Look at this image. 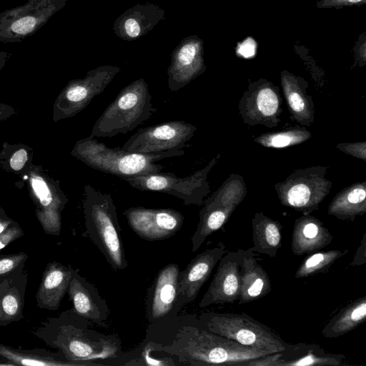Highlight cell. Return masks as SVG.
<instances>
[{
    "mask_svg": "<svg viewBox=\"0 0 366 366\" xmlns=\"http://www.w3.org/2000/svg\"><path fill=\"white\" fill-rule=\"evenodd\" d=\"M87 322L71 309L56 317L47 318L33 334L78 366L102 365L92 361L121 355L119 338L89 329Z\"/></svg>",
    "mask_w": 366,
    "mask_h": 366,
    "instance_id": "1",
    "label": "cell"
},
{
    "mask_svg": "<svg viewBox=\"0 0 366 366\" xmlns=\"http://www.w3.org/2000/svg\"><path fill=\"white\" fill-rule=\"evenodd\" d=\"M157 352L177 357L181 365L193 366H238L241 362L272 353L242 345L194 326L182 327L170 344H159Z\"/></svg>",
    "mask_w": 366,
    "mask_h": 366,
    "instance_id": "2",
    "label": "cell"
},
{
    "mask_svg": "<svg viewBox=\"0 0 366 366\" xmlns=\"http://www.w3.org/2000/svg\"><path fill=\"white\" fill-rule=\"evenodd\" d=\"M182 149L157 154H142L110 148L90 135L76 142L71 154L92 169L120 178L159 173L163 166L156 164L162 159L184 154Z\"/></svg>",
    "mask_w": 366,
    "mask_h": 366,
    "instance_id": "3",
    "label": "cell"
},
{
    "mask_svg": "<svg viewBox=\"0 0 366 366\" xmlns=\"http://www.w3.org/2000/svg\"><path fill=\"white\" fill-rule=\"evenodd\" d=\"M83 209L88 237L114 270L128 266L117 208L110 194L84 187Z\"/></svg>",
    "mask_w": 366,
    "mask_h": 366,
    "instance_id": "4",
    "label": "cell"
},
{
    "mask_svg": "<svg viewBox=\"0 0 366 366\" xmlns=\"http://www.w3.org/2000/svg\"><path fill=\"white\" fill-rule=\"evenodd\" d=\"M147 83L138 79L124 87L94 123V137L125 134L150 119L156 112Z\"/></svg>",
    "mask_w": 366,
    "mask_h": 366,
    "instance_id": "5",
    "label": "cell"
},
{
    "mask_svg": "<svg viewBox=\"0 0 366 366\" xmlns=\"http://www.w3.org/2000/svg\"><path fill=\"white\" fill-rule=\"evenodd\" d=\"M200 320L204 329L254 349L278 352L287 344L270 327L244 312H207Z\"/></svg>",
    "mask_w": 366,
    "mask_h": 366,
    "instance_id": "6",
    "label": "cell"
},
{
    "mask_svg": "<svg viewBox=\"0 0 366 366\" xmlns=\"http://www.w3.org/2000/svg\"><path fill=\"white\" fill-rule=\"evenodd\" d=\"M328 168L314 166L299 169L284 181L275 184L274 189L281 204L303 214L318 209L332 187V182L326 178Z\"/></svg>",
    "mask_w": 366,
    "mask_h": 366,
    "instance_id": "7",
    "label": "cell"
},
{
    "mask_svg": "<svg viewBox=\"0 0 366 366\" xmlns=\"http://www.w3.org/2000/svg\"><path fill=\"white\" fill-rule=\"evenodd\" d=\"M247 193V188L242 176L232 174L204 202V206L199 211V224L191 238L193 252L199 249L209 235L227 222Z\"/></svg>",
    "mask_w": 366,
    "mask_h": 366,
    "instance_id": "8",
    "label": "cell"
},
{
    "mask_svg": "<svg viewBox=\"0 0 366 366\" xmlns=\"http://www.w3.org/2000/svg\"><path fill=\"white\" fill-rule=\"evenodd\" d=\"M221 154L214 157L204 168L189 177L179 178L171 172L122 177L132 187L142 191H154L173 195L186 205H201L209 193L207 176Z\"/></svg>",
    "mask_w": 366,
    "mask_h": 366,
    "instance_id": "9",
    "label": "cell"
},
{
    "mask_svg": "<svg viewBox=\"0 0 366 366\" xmlns=\"http://www.w3.org/2000/svg\"><path fill=\"white\" fill-rule=\"evenodd\" d=\"M68 0H29L0 13V42H21L34 34Z\"/></svg>",
    "mask_w": 366,
    "mask_h": 366,
    "instance_id": "10",
    "label": "cell"
},
{
    "mask_svg": "<svg viewBox=\"0 0 366 366\" xmlns=\"http://www.w3.org/2000/svg\"><path fill=\"white\" fill-rule=\"evenodd\" d=\"M120 71L117 66L103 65L87 71L83 79L69 81L56 99L54 120L70 118L80 112Z\"/></svg>",
    "mask_w": 366,
    "mask_h": 366,
    "instance_id": "11",
    "label": "cell"
},
{
    "mask_svg": "<svg viewBox=\"0 0 366 366\" xmlns=\"http://www.w3.org/2000/svg\"><path fill=\"white\" fill-rule=\"evenodd\" d=\"M197 127L184 121H170L140 128L121 147L142 154H157L182 149L194 136Z\"/></svg>",
    "mask_w": 366,
    "mask_h": 366,
    "instance_id": "12",
    "label": "cell"
},
{
    "mask_svg": "<svg viewBox=\"0 0 366 366\" xmlns=\"http://www.w3.org/2000/svg\"><path fill=\"white\" fill-rule=\"evenodd\" d=\"M282 99L277 86L264 79L250 83L239 102L243 122L274 128L281 122Z\"/></svg>",
    "mask_w": 366,
    "mask_h": 366,
    "instance_id": "13",
    "label": "cell"
},
{
    "mask_svg": "<svg viewBox=\"0 0 366 366\" xmlns=\"http://www.w3.org/2000/svg\"><path fill=\"white\" fill-rule=\"evenodd\" d=\"M131 229L141 238L154 241L174 235L182 227L184 217L177 210L131 207L124 211Z\"/></svg>",
    "mask_w": 366,
    "mask_h": 366,
    "instance_id": "14",
    "label": "cell"
},
{
    "mask_svg": "<svg viewBox=\"0 0 366 366\" xmlns=\"http://www.w3.org/2000/svg\"><path fill=\"white\" fill-rule=\"evenodd\" d=\"M246 250L227 252L218 262L217 272L199 303L204 308L212 305L234 303L240 292V263Z\"/></svg>",
    "mask_w": 366,
    "mask_h": 366,
    "instance_id": "15",
    "label": "cell"
},
{
    "mask_svg": "<svg viewBox=\"0 0 366 366\" xmlns=\"http://www.w3.org/2000/svg\"><path fill=\"white\" fill-rule=\"evenodd\" d=\"M207 69L204 60V41L197 35L183 39L173 50L167 69L168 86L177 92Z\"/></svg>",
    "mask_w": 366,
    "mask_h": 366,
    "instance_id": "16",
    "label": "cell"
},
{
    "mask_svg": "<svg viewBox=\"0 0 366 366\" xmlns=\"http://www.w3.org/2000/svg\"><path fill=\"white\" fill-rule=\"evenodd\" d=\"M226 252L225 245L220 242L216 247L198 254L183 271L179 272L174 309L179 310L197 297L201 287Z\"/></svg>",
    "mask_w": 366,
    "mask_h": 366,
    "instance_id": "17",
    "label": "cell"
},
{
    "mask_svg": "<svg viewBox=\"0 0 366 366\" xmlns=\"http://www.w3.org/2000/svg\"><path fill=\"white\" fill-rule=\"evenodd\" d=\"M67 292L72 311L89 322L102 325L107 319L109 307L92 283L74 269Z\"/></svg>",
    "mask_w": 366,
    "mask_h": 366,
    "instance_id": "18",
    "label": "cell"
},
{
    "mask_svg": "<svg viewBox=\"0 0 366 366\" xmlns=\"http://www.w3.org/2000/svg\"><path fill=\"white\" fill-rule=\"evenodd\" d=\"M28 277L25 264L0 277V327L24 318Z\"/></svg>",
    "mask_w": 366,
    "mask_h": 366,
    "instance_id": "19",
    "label": "cell"
},
{
    "mask_svg": "<svg viewBox=\"0 0 366 366\" xmlns=\"http://www.w3.org/2000/svg\"><path fill=\"white\" fill-rule=\"evenodd\" d=\"M33 189L38 204L36 214L44 231L51 235H59L61 229V212L68 202L58 185L48 187L42 178H33Z\"/></svg>",
    "mask_w": 366,
    "mask_h": 366,
    "instance_id": "20",
    "label": "cell"
},
{
    "mask_svg": "<svg viewBox=\"0 0 366 366\" xmlns=\"http://www.w3.org/2000/svg\"><path fill=\"white\" fill-rule=\"evenodd\" d=\"M164 13L165 11L158 5L137 4L117 17L113 30L123 40H136L152 31L160 21L164 19Z\"/></svg>",
    "mask_w": 366,
    "mask_h": 366,
    "instance_id": "21",
    "label": "cell"
},
{
    "mask_svg": "<svg viewBox=\"0 0 366 366\" xmlns=\"http://www.w3.org/2000/svg\"><path fill=\"white\" fill-rule=\"evenodd\" d=\"M74 269L70 265L55 261L46 265L36 294V305L40 309L55 311L59 308Z\"/></svg>",
    "mask_w": 366,
    "mask_h": 366,
    "instance_id": "22",
    "label": "cell"
},
{
    "mask_svg": "<svg viewBox=\"0 0 366 366\" xmlns=\"http://www.w3.org/2000/svg\"><path fill=\"white\" fill-rule=\"evenodd\" d=\"M179 267L170 263L163 267L154 281L148 304V318L154 322L168 315L177 300Z\"/></svg>",
    "mask_w": 366,
    "mask_h": 366,
    "instance_id": "23",
    "label": "cell"
},
{
    "mask_svg": "<svg viewBox=\"0 0 366 366\" xmlns=\"http://www.w3.org/2000/svg\"><path fill=\"white\" fill-rule=\"evenodd\" d=\"M280 76L290 118L302 125L311 126L315 122V109L313 99L307 92L308 83L287 71H282Z\"/></svg>",
    "mask_w": 366,
    "mask_h": 366,
    "instance_id": "24",
    "label": "cell"
},
{
    "mask_svg": "<svg viewBox=\"0 0 366 366\" xmlns=\"http://www.w3.org/2000/svg\"><path fill=\"white\" fill-rule=\"evenodd\" d=\"M333 236L319 219L310 214L295 221L291 239L292 252L297 256L317 252L329 245Z\"/></svg>",
    "mask_w": 366,
    "mask_h": 366,
    "instance_id": "25",
    "label": "cell"
},
{
    "mask_svg": "<svg viewBox=\"0 0 366 366\" xmlns=\"http://www.w3.org/2000/svg\"><path fill=\"white\" fill-rule=\"evenodd\" d=\"M241 284L238 303L242 305L264 297L272 291L270 278L254 257V252L246 250L241 263Z\"/></svg>",
    "mask_w": 366,
    "mask_h": 366,
    "instance_id": "26",
    "label": "cell"
},
{
    "mask_svg": "<svg viewBox=\"0 0 366 366\" xmlns=\"http://www.w3.org/2000/svg\"><path fill=\"white\" fill-rule=\"evenodd\" d=\"M281 353L278 366H337L345 360L342 354L331 353L316 344L305 342L287 343Z\"/></svg>",
    "mask_w": 366,
    "mask_h": 366,
    "instance_id": "27",
    "label": "cell"
},
{
    "mask_svg": "<svg viewBox=\"0 0 366 366\" xmlns=\"http://www.w3.org/2000/svg\"><path fill=\"white\" fill-rule=\"evenodd\" d=\"M0 362L6 365L78 366L59 352L44 348H16L4 344H0Z\"/></svg>",
    "mask_w": 366,
    "mask_h": 366,
    "instance_id": "28",
    "label": "cell"
},
{
    "mask_svg": "<svg viewBox=\"0 0 366 366\" xmlns=\"http://www.w3.org/2000/svg\"><path fill=\"white\" fill-rule=\"evenodd\" d=\"M282 226L277 220L272 219L262 212H257L252 219L254 252L276 257L282 247Z\"/></svg>",
    "mask_w": 366,
    "mask_h": 366,
    "instance_id": "29",
    "label": "cell"
},
{
    "mask_svg": "<svg viewBox=\"0 0 366 366\" xmlns=\"http://www.w3.org/2000/svg\"><path fill=\"white\" fill-rule=\"evenodd\" d=\"M366 212V182H358L338 192L329 204L327 213L340 220L353 221Z\"/></svg>",
    "mask_w": 366,
    "mask_h": 366,
    "instance_id": "30",
    "label": "cell"
},
{
    "mask_svg": "<svg viewBox=\"0 0 366 366\" xmlns=\"http://www.w3.org/2000/svg\"><path fill=\"white\" fill-rule=\"evenodd\" d=\"M366 318V295L358 297L340 311L325 325L322 335L337 338L357 328Z\"/></svg>",
    "mask_w": 366,
    "mask_h": 366,
    "instance_id": "31",
    "label": "cell"
},
{
    "mask_svg": "<svg viewBox=\"0 0 366 366\" xmlns=\"http://www.w3.org/2000/svg\"><path fill=\"white\" fill-rule=\"evenodd\" d=\"M312 137L305 127H295L287 129L262 134L254 138V142L267 148H285L300 144Z\"/></svg>",
    "mask_w": 366,
    "mask_h": 366,
    "instance_id": "32",
    "label": "cell"
},
{
    "mask_svg": "<svg viewBox=\"0 0 366 366\" xmlns=\"http://www.w3.org/2000/svg\"><path fill=\"white\" fill-rule=\"evenodd\" d=\"M348 252V249H331L308 255L298 267L295 277L297 279H300L325 272Z\"/></svg>",
    "mask_w": 366,
    "mask_h": 366,
    "instance_id": "33",
    "label": "cell"
},
{
    "mask_svg": "<svg viewBox=\"0 0 366 366\" xmlns=\"http://www.w3.org/2000/svg\"><path fill=\"white\" fill-rule=\"evenodd\" d=\"M159 343L150 342L142 351L139 357L124 363V365L170 366L177 364L171 357H155L153 352H157Z\"/></svg>",
    "mask_w": 366,
    "mask_h": 366,
    "instance_id": "34",
    "label": "cell"
},
{
    "mask_svg": "<svg viewBox=\"0 0 366 366\" xmlns=\"http://www.w3.org/2000/svg\"><path fill=\"white\" fill-rule=\"evenodd\" d=\"M29 256L24 252L0 255V277L25 264Z\"/></svg>",
    "mask_w": 366,
    "mask_h": 366,
    "instance_id": "35",
    "label": "cell"
},
{
    "mask_svg": "<svg viewBox=\"0 0 366 366\" xmlns=\"http://www.w3.org/2000/svg\"><path fill=\"white\" fill-rule=\"evenodd\" d=\"M336 147L344 153L366 162V142L340 143Z\"/></svg>",
    "mask_w": 366,
    "mask_h": 366,
    "instance_id": "36",
    "label": "cell"
},
{
    "mask_svg": "<svg viewBox=\"0 0 366 366\" xmlns=\"http://www.w3.org/2000/svg\"><path fill=\"white\" fill-rule=\"evenodd\" d=\"M24 232L17 222H15L0 232V250L14 241L23 237Z\"/></svg>",
    "mask_w": 366,
    "mask_h": 366,
    "instance_id": "37",
    "label": "cell"
},
{
    "mask_svg": "<svg viewBox=\"0 0 366 366\" xmlns=\"http://www.w3.org/2000/svg\"><path fill=\"white\" fill-rule=\"evenodd\" d=\"M29 159L28 152L25 148L16 151L10 159V167L14 171H20Z\"/></svg>",
    "mask_w": 366,
    "mask_h": 366,
    "instance_id": "38",
    "label": "cell"
},
{
    "mask_svg": "<svg viewBox=\"0 0 366 366\" xmlns=\"http://www.w3.org/2000/svg\"><path fill=\"white\" fill-rule=\"evenodd\" d=\"M362 3L365 4V0H319L317 6L319 8H340L348 6H360Z\"/></svg>",
    "mask_w": 366,
    "mask_h": 366,
    "instance_id": "39",
    "label": "cell"
},
{
    "mask_svg": "<svg viewBox=\"0 0 366 366\" xmlns=\"http://www.w3.org/2000/svg\"><path fill=\"white\" fill-rule=\"evenodd\" d=\"M366 263V233L363 234L360 246L356 250L350 266H360Z\"/></svg>",
    "mask_w": 366,
    "mask_h": 366,
    "instance_id": "40",
    "label": "cell"
},
{
    "mask_svg": "<svg viewBox=\"0 0 366 366\" xmlns=\"http://www.w3.org/2000/svg\"><path fill=\"white\" fill-rule=\"evenodd\" d=\"M15 222H16L9 217L6 212L0 207V232Z\"/></svg>",
    "mask_w": 366,
    "mask_h": 366,
    "instance_id": "41",
    "label": "cell"
},
{
    "mask_svg": "<svg viewBox=\"0 0 366 366\" xmlns=\"http://www.w3.org/2000/svg\"><path fill=\"white\" fill-rule=\"evenodd\" d=\"M16 113V110L11 106L0 103V121L6 119Z\"/></svg>",
    "mask_w": 366,
    "mask_h": 366,
    "instance_id": "42",
    "label": "cell"
},
{
    "mask_svg": "<svg viewBox=\"0 0 366 366\" xmlns=\"http://www.w3.org/2000/svg\"><path fill=\"white\" fill-rule=\"evenodd\" d=\"M252 41H245L244 44L242 45V49H239V52L242 56L247 58L253 55L254 52V49H253Z\"/></svg>",
    "mask_w": 366,
    "mask_h": 366,
    "instance_id": "43",
    "label": "cell"
},
{
    "mask_svg": "<svg viewBox=\"0 0 366 366\" xmlns=\"http://www.w3.org/2000/svg\"><path fill=\"white\" fill-rule=\"evenodd\" d=\"M11 57V54L6 51H0V71L6 65V62Z\"/></svg>",
    "mask_w": 366,
    "mask_h": 366,
    "instance_id": "44",
    "label": "cell"
},
{
    "mask_svg": "<svg viewBox=\"0 0 366 366\" xmlns=\"http://www.w3.org/2000/svg\"><path fill=\"white\" fill-rule=\"evenodd\" d=\"M3 365H5V366H6V364H5V363H4V362H0V366H3Z\"/></svg>",
    "mask_w": 366,
    "mask_h": 366,
    "instance_id": "45",
    "label": "cell"
}]
</instances>
